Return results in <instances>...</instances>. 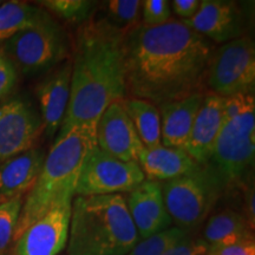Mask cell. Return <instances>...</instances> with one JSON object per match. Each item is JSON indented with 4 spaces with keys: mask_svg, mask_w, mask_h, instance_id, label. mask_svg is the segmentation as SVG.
Here are the masks:
<instances>
[{
    "mask_svg": "<svg viewBox=\"0 0 255 255\" xmlns=\"http://www.w3.org/2000/svg\"><path fill=\"white\" fill-rule=\"evenodd\" d=\"M213 47L183 23L139 24L126 34V95L161 105L202 91Z\"/></svg>",
    "mask_w": 255,
    "mask_h": 255,
    "instance_id": "obj_1",
    "label": "cell"
},
{
    "mask_svg": "<svg viewBox=\"0 0 255 255\" xmlns=\"http://www.w3.org/2000/svg\"><path fill=\"white\" fill-rule=\"evenodd\" d=\"M126 34L103 18L81 24L75 36L71 92L58 132L96 127L111 103L126 98Z\"/></svg>",
    "mask_w": 255,
    "mask_h": 255,
    "instance_id": "obj_2",
    "label": "cell"
},
{
    "mask_svg": "<svg viewBox=\"0 0 255 255\" xmlns=\"http://www.w3.org/2000/svg\"><path fill=\"white\" fill-rule=\"evenodd\" d=\"M95 145L96 127L77 126L58 132L36 184L24 200L13 242L50 209L63 201L73 199L83 163Z\"/></svg>",
    "mask_w": 255,
    "mask_h": 255,
    "instance_id": "obj_3",
    "label": "cell"
},
{
    "mask_svg": "<svg viewBox=\"0 0 255 255\" xmlns=\"http://www.w3.org/2000/svg\"><path fill=\"white\" fill-rule=\"evenodd\" d=\"M138 240L123 195L72 200L68 255H128Z\"/></svg>",
    "mask_w": 255,
    "mask_h": 255,
    "instance_id": "obj_4",
    "label": "cell"
},
{
    "mask_svg": "<svg viewBox=\"0 0 255 255\" xmlns=\"http://www.w3.org/2000/svg\"><path fill=\"white\" fill-rule=\"evenodd\" d=\"M255 157L254 94L226 98L223 123L208 165L225 188L244 183Z\"/></svg>",
    "mask_w": 255,
    "mask_h": 255,
    "instance_id": "obj_5",
    "label": "cell"
},
{
    "mask_svg": "<svg viewBox=\"0 0 255 255\" xmlns=\"http://www.w3.org/2000/svg\"><path fill=\"white\" fill-rule=\"evenodd\" d=\"M164 205L175 227L190 232L206 221L225 186L208 164L161 183Z\"/></svg>",
    "mask_w": 255,
    "mask_h": 255,
    "instance_id": "obj_6",
    "label": "cell"
},
{
    "mask_svg": "<svg viewBox=\"0 0 255 255\" xmlns=\"http://www.w3.org/2000/svg\"><path fill=\"white\" fill-rule=\"evenodd\" d=\"M0 50L18 72L37 75L53 68L68 57L69 41L63 28L50 19L1 41Z\"/></svg>",
    "mask_w": 255,
    "mask_h": 255,
    "instance_id": "obj_7",
    "label": "cell"
},
{
    "mask_svg": "<svg viewBox=\"0 0 255 255\" xmlns=\"http://www.w3.org/2000/svg\"><path fill=\"white\" fill-rule=\"evenodd\" d=\"M212 94L223 98L254 94L255 46L250 37L242 36L213 52L206 75Z\"/></svg>",
    "mask_w": 255,
    "mask_h": 255,
    "instance_id": "obj_8",
    "label": "cell"
},
{
    "mask_svg": "<svg viewBox=\"0 0 255 255\" xmlns=\"http://www.w3.org/2000/svg\"><path fill=\"white\" fill-rule=\"evenodd\" d=\"M144 180L138 162L121 161L95 145L83 163L76 195H121L130 193Z\"/></svg>",
    "mask_w": 255,
    "mask_h": 255,
    "instance_id": "obj_9",
    "label": "cell"
},
{
    "mask_svg": "<svg viewBox=\"0 0 255 255\" xmlns=\"http://www.w3.org/2000/svg\"><path fill=\"white\" fill-rule=\"evenodd\" d=\"M72 200L58 203L28 226L12 245V255H58L65 250Z\"/></svg>",
    "mask_w": 255,
    "mask_h": 255,
    "instance_id": "obj_10",
    "label": "cell"
},
{
    "mask_svg": "<svg viewBox=\"0 0 255 255\" xmlns=\"http://www.w3.org/2000/svg\"><path fill=\"white\" fill-rule=\"evenodd\" d=\"M43 131L40 116L26 101L0 104V162L34 148Z\"/></svg>",
    "mask_w": 255,
    "mask_h": 255,
    "instance_id": "obj_11",
    "label": "cell"
},
{
    "mask_svg": "<svg viewBox=\"0 0 255 255\" xmlns=\"http://www.w3.org/2000/svg\"><path fill=\"white\" fill-rule=\"evenodd\" d=\"M96 145L121 161H136L143 146L123 101L111 103L96 124Z\"/></svg>",
    "mask_w": 255,
    "mask_h": 255,
    "instance_id": "obj_12",
    "label": "cell"
},
{
    "mask_svg": "<svg viewBox=\"0 0 255 255\" xmlns=\"http://www.w3.org/2000/svg\"><path fill=\"white\" fill-rule=\"evenodd\" d=\"M191 30L216 43H228L242 37L244 15L239 6L226 0L200 1L193 18L182 20Z\"/></svg>",
    "mask_w": 255,
    "mask_h": 255,
    "instance_id": "obj_13",
    "label": "cell"
},
{
    "mask_svg": "<svg viewBox=\"0 0 255 255\" xmlns=\"http://www.w3.org/2000/svg\"><path fill=\"white\" fill-rule=\"evenodd\" d=\"M128 194L127 207L139 240L170 227L173 221L165 208L161 183L144 180Z\"/></svg>",
    "mask_w": 255,
    "mask_h": 255,
    "instance_id": "obj_14",
    "label": "cell"
},
{
    "mask_svg": "<svg viewBox=\"0 0 255 255\" xmlns=\"http://www.w3.org/2000/svg\"><path fill=\"white\" fill-rule=\"evenodd\" d=\"M71 63L66 62L51 72L36 88L43 129L49 138L58 133L65 117L71 92Z\"/></svg>",
    "mask_w": 255,
    "mask_h": 255,
    "instance_id": "obj_15",
    "label": "cell"
},
{
    "mask_svg": "<svg viewBox=\"0 0 255 255\" xmlns=\"http://www.w3.org/2000/svg\"><path fill=\"white\" fill-rule=\"evenodd\" d=\"M226 98L208 92L197 111L183 150L199 165L208 164L225 115Z\"/></svg>",
    "mask_w": 255,
    "mask_h": 255,
    "instance_id": "obj_16",
    "label": "cell"
},
{
    "mask_svg": "<svg viewBox=\"0 0 255 255\" xmlns=\"http://www.w3.org/2000/svg\"><path fill=\"white\" fill-rule=\"evenodd\" d=\"M205 95V91H197L158 105L162 145L184 149Z\"/></svg>",
    "mask_w": 255,
    "mask_h": 255,
    "instance_id": "obj_17",
    "label": "cell"
},
{
    "mask_svg": "<svg viewBox=\"0 0 255 255\" xmlns=\"http://www.w3.org/2000/svg\"><path fill=\"white\" fill-rule=\"evenodd\" d=\"M45 157V151L34 146L2 162L0 165V200L27 194L39 177Z\"/></svg>",
    "mask_w": 255,
    "mask_h": 255,
    "instance_id": "obj_18",
    "label": "cell"
},
{
    "mask_svg": "<svg viewBox=\"0 0 255 255\" xmlns=\"http://www.w3.org/2000/svg\"><path fill=\"white\" fill-rule=\"evenodd\" d=\"M137 162L146 180L156 182L174 180L200 167L183 149L164 145L144 148Z\"/></svg>",
    "mask_w": 255,
    "mask_h": 255,
    "instance_id": "obj_19",
    "label": "cell"
},
{
    "mask_svg": "<svg viewBox=\"0 0 255 255\" xmlns=\"http://www.w3.org/2000/svg\"><path fill=\"white\" fill-rule=\"evenodd\" d=\"M253 231L246 216L235 210L225 209L209 216L203 228L202 239L209 247H220L254 239Z\"/></svg>",
    "mask_w": 255,
    "mask_h": 255,
    "instance_id": "obj_20",
    "label": "cell"
},
{
    "mask_svg": "<svg viewBox=\"0 0 255 255\" xmlns=\"http://www.w3.org/2000/svg\"><path fill=\"white\" fill-rule=\"evenodd\" d=\"M52 19L39 6L24 1H6L0 5V43L18 32L38 26Z\"/></svg>",
    "mask_w": 255,
    "mask_h": 255,
    "instance_id": "obj_21",
    "label": "cell"
},
{
    "mask_svg": "<svg viewBox=\"0 0 255 255\" xmlns=\"http://www.w3.org/2000/svg\"><path fill=\"white\" fill-rule=\"evenodd\" d=\"M123 105L132 121L143 146L150 149L162 145L158 108L150 102L132 97L124 98Z\"/></svg>",
    "mask_w": 255,
    "mask_h": 255,
    "instance_id": "obj_22",
    "label": "cell"
},
{
    "mask_svg": "<svg viewBox=\"0 0 255 255\" xmlns=\"http://www.w3.org/2000/svg\"><path fill=\"white\" fill-rule=\"evenodd\" d=\"M105 19L115 27L129 32L138 26L141 18L139 0H110L105 2Z\"/></svg>",
    "mask_w": 255,
    "mask_h": 255,
    "instance_id": "obj_23",
    "label": "cell"
},
{
    "mask_svg": "<svg viewBox=\"0 0 255 255\" xmlns=\"http://www.w3.org/2000/svg\"><path fill=\"white\" fill-rule=\"evenodd\" d=\"M190 232L178 227H169L163 232L137 241L128 255H163L169 248L187 237Z\"/></svg>",
    "mask_w": 255,
    "mask_h": 255,
    "instance_id": "obj_24",
    "label": "cell"
},
{
    "mask_svg": "<svg viewBox=\"0 0 255 255\" xmlns=\"http://www.w3.org/2000/svg\"><path fill=\"white\" fill-rule=\"evenodd\" d=\"M23 202L24 196L0 201V255H6L11 251Z\"/></svg>",
    "mask_w": 255,
    "mask_h": 255,
    "instance_id": "obj_25",
    "label": "cell"
},
{
    "mask_svg": "<svg viewBox=\"0 0 255 255\" xmlns=\"http://www.w3.org/2000/svg\"><path fill=\"white\" fill-rule=\"evenodd\" d=\"M39 4L69 23L83 24L91 18L97 2L89 0H45Z\"/></svg>",
    "mask_w": 255,
    "mask_h": 255,
    "instance_id": "obj_26",
    "label": "cell"
},
{
    "mask_svg": "<svg viewBox=\"0 0 255 255\" xmlns=\"http://www.w3.org/2000/svg\"><path fill=\"white\" fill-rule=\"evenodd\" d=\"M143 26H158L170 20V2L167 0H144L141 1Z\"/></svg>",
    "mask_w": 255,
    "mask_h": 255,
    "instance_id": "obj_27",
    "label": "cell"
},
{
    "mask_svg": "<svg viewBox=\"0 0 255 255\" xmlns=\"http://www.w3.org/2000/svg\"><path fill=\"white\" fill-rule=\"evenodd\" d=\"M208 250L209 245L202 238L193 237L189 233L163 255H206Z\"/></svg>",
    "mask_w": 255,
    "mask_h": 255,
    "instance_id": "obj_28",
    "label": "cell"
},
{
    "mask_svg": "<svg viewBox=\"0 0 255 255\" xmlns=\"http://www.w3.org/2000/svg\"><path fill=\"white\" fill-rule=\"evenodd\" d=\"M18 81V71L0 50V101L11 94Z\"/></svg>",
    "mask_w": 255,
    "mask_h": 255,
    "instance_id": "obj_29",
    "label": "cell"
},
{
    "mask_svg": "<svg viewBox=\"0 0 255 255\" xmlns=\"http://www.w3.org/2000/svg\"><path fill=\"white\" fill-rule=\"evenodd\" d=\"M206 255H255L254 239L220 247H209Z\"/></svg>",
    "mask_w": 255,
    "mask_h": 255,
    "instance_id": "obj_30",
    "label": "cell"
},
{
    "mask_svg": "<svg viewBox=\"0 0 255 255\" xmlns=\"http://www.w3.org/2000/svg\"><path fill=\"white\" fill-rule=\"evenodd\" d=\"M199 0H173L170 2V9L182 20L193 18L199 9Z\"/></svg>",
    "mask_w": 255,
    "mask_h": 255,
    "instance_id": "obj_31",
    "label": "cell"
},
{
    "mask_svg": "<svg viewBox=\"0 0 255 255\" xmlns=\"http://www.w3.org/2000/svg\"><path fill=\"white\" fill-rule=\"evenodd\" d=\"M254 187L248 186L245 191V202H246V219L250 225L254 228L255 223V205H254Z\"/></svg>",
    "mask_w": 255,
    "mask_h": 255,
    "instance_id": "obj_32",
    "label": "cell"
},
{
    "mask_svg": "<svg viewBox=\"0 0 255 255\" xmlns=\"http://www.w3.org/2000/svg\"><path fill=\"white\" fill-rule=\"evenodd\" d=\"M2 4V1H0V5H1Z\"/></svg>",
    "mask_w": 255,
    "mask_h": 255,
    "instance_id": "obj_33",
    "label": "cell"
},
{
    "mask_svg": "<svg viewBox=\"0 0 255 255\" xmlns=\"http://www.w3.org/2000/svg\"><path fill=\"white\" fill-rule=\"evenodd\" d=\"M0 201H1V200H0Z\"/></svg>",
    "mask_w": 255,
    "mask_h": 255,
    "instance_id": "obj_34",
    "label": "cell"
}]
</instances>
